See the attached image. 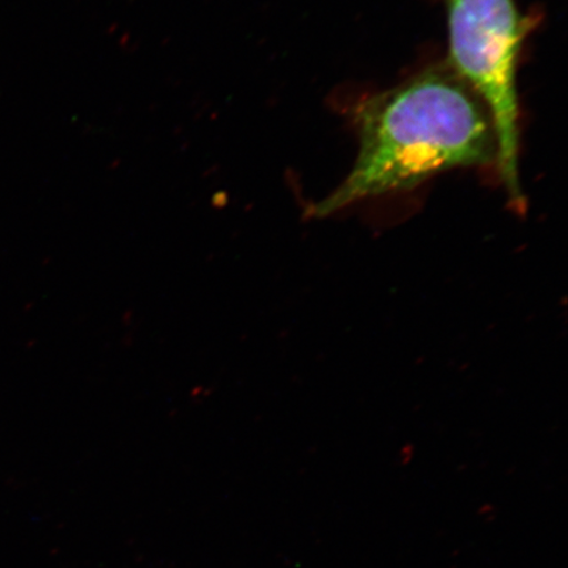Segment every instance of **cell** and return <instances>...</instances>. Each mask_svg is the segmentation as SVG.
Here are the masks:
<instances>
[{
    "instance_id": "2",
    "label": "cell",
    "mask_w": 568,
    "mask_h": 568,
    "mask_svg": "<svg viewBox=\"0 0 568 568\" xmlns=\"http://www.w3.org/2000/svg\"><path fill=\"white\" fill-rule=\"evenodd\" d=\"M449 24V65L470 87L493 118L501 182L516 210L525 196L518 170L520 106L517 60L525 21L515 0H444Z\"/></svg>"
},
{
    "instance_id": "1",
    "label": "cell",
    "mask_w": 568,
    "mask_h": 568,
    "mask_svg": "<svg viewBox=\"0 0 568 568\" xmlns=\"http://www.w3.org/2000/svg\"><path fill=\"white\" fill-rule=\"evenodd\" d=\"M354 118L357 160L345 181L310 210L311 216L414 190L446 170L497 162L493 118L449 62L367 98Z\"/></svg>"
}]
</instances>
